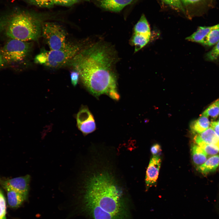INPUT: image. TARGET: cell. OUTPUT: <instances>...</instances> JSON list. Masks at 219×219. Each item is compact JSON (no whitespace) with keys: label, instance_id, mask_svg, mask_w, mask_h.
Masks as SVG:
<instances>
[{"label":"cell","instance_id":"cell-1","mask_svg":"<svg viewBox=\"0 0 219 219\" xmlns=\"http://www.w3.org/2000/svg\"><path fill=\"white\" fill-rule=\"evenodd\" d=\"M109 163L100 159L90 163L79 185L83 201L94 203L117 219H127L124 187Z\"/></svg>","mask_w":219,"mask_h":219},{"label":"cell","instance_id":"cell-2","mask_svg":"<svg viewBox=\"0 0 219 219\" xmlns=\"http://www.w3.org/2000/svg\"><path fill=\"white\" fill-rule=\"evenodd\" d=\"M116 59L111 47L97 42L80 51L72 60L82 81L93 95L98 96L116 89L114 67Z\"/></svg>","mask_w":219,"mask_h":219},{"label":"cell","instance_id":"cell-3","mask_svg":"<svg viewBox=\"0 0 219 219\" xmlns=\"http://www.w3.org/2000/svg\"><path fill=\"white\" fill-rule=\"evenodd\" d=\"M42 24L38 18L26 12H20L11 18L6 30L11 39L26 42L36 40L41 32Z\"/></svg>","mask_w":219,"mask_h":219},{"label":"cell","instance_id":"cell-4","mask_svg":"<svg viewBox=\"0 0 219 219\" xmlns=\"http://www.w3.org/2000/svg\"><path fill=\"white\" fill-rule=\"evenodd\" d=\"M81 47L79 44L68 43L61 49L44 52L45 61L43 64L54 68L63 66L75 57L80 51Z\"/></svg>","mask_w":219,"mask_h":219},{"label":"cell","instance_id":"cell-5","mask_svg":"<svg viewBox=\"0 0 219 219\" xmlns=\"http://www.w3.org/2000/svg\"><path fill=\"white\" fill-rule=\"evenodd\" d=\"M41 32L50 50H59L65 46L66 33L58 24L52 22L45 23L42 24Z\"/></svg>","mask_w":219,"mask_h":219},{"label":"cell","instance_id":"cell-6","mask_svg":"<svg viewBox=\"0 0 219 219\" xmlns=\"http://www.w3.org/2000/svg\"><path fill=\"white\" fill-rule=\"evenodd\" d=\"M31 47L29 43L11 39L1 51L5 62H15L23 60L28 54Z\"/></svg>","mask_w":219,"mask_h":219},{"label":"cell","instance_id":"cell-7","mask_svg":"<svg viewBox=\"0 0 219 219\" xmlns=\"http://www.w3.org/2000/svg\"><path fill=\"white\" fill-rule=\"evenodd\" d=\"M78 129L86 135L94 131L96 129V125L92 114L88 108L82 106L78 111L76 116Z\"/></svg>","mask_w":219,"mask_h":219},{"label":"cell","instance_id":"cell-8","mask_svg":"<svg viewBox=\"0 0 219 219\" xmlns=\"http://www.w3.org/2000/svg\"><path fill=\"white\" fill-rule=\"evenodd\" d=\"M30 176L29 175L11 179L0 177V185L9 187L22 194L26 198L28 194Z\"/></svg>","mask_w":219,"mask_h":219},{"label":"cell","instance_id":"cell-9","mask_svg":"<svg viewBox=\"0 0 219 219\" xmlns=\"http://www.w3.org/2000/svg\"><path fill=\"white\" fill-rule=\"evenodd\" d=\"M161 159L158 155H153L147 167L145 177L147 190L155 185L161 165Z\"/></svg>","mask_w":219,"mask_h":219},{"label":"cell","instance_id":"cell-10","mask_svg":"<svg viewBox=\"0 0 219 219\" xmlns=\"http://www.w3.org/2000/svg\"><path fill=\"white\" fill-rule=\"evenodd\" d=\"M85 209L92 219H117L112 214L103 210L92 202L83 201Z\"/></svg>","mask_w":219,"mask_h":219},{"label":"cell","instance_id":"cell-11","mask_svg":"<svg viewBox=\"0 0 219 219\" xmlns=\"http://www.w3.org/2000/svg\"><path fill=\"white\" fill-rule=\"evenodd\" d=\"M194 139L196 144L203 142L216 146L219 148V136L210 127L202 132L196 134Z\"/></svg>","mask_w":219,"mask_h":219},{"label":"cell","instance_id":"cell-12","mask_svg":"<svg viewBox=\"0 0 219 219\" xmlns=\"http://www.w3.org/2000/svg\"><path fill=\"white\" fill-rule=\"evenodd\" d=\"M133 0H99L100 6L108 11L117 12L130 4Z\"/></svg>","mask_w":219,"mask_h":219},{"label":"cell","instance_id":"cell-13","mask_svg":"<svg viewBox=\"0 0 219 219\" xmlns=\"http://www.w3.org/2000/svg\"><path fill=\"white\" fill-rule=\"evenodd\" d=\"M218 28H219V24L210 26H200L196 32L186 39L203 45L204 40L209 33L213 30Z\"/></svg>","mask_w":219,"mask_h":219},{"label":"cell","instance_id":"cell-14","mask_svg":"<svg viewBox=\"0 0 219 219\" xmlns=\"http://www.w3.org/2000/svg\"><path fill=\"white\" fill-rule=\"evenodd\" d=\"M7 193V200L9 206L12 208L19 207L27 198L21 193L9 187L3 188Z\"/></svg>","mask_w":219,"mask_h":219},{"label":"cell","instance_id":"cell-15","mask_svg":"<svg viewBox=\"0 0 219 219\" xmlns=\"http://www.w3.org/2000/svg\"><path fill=\"white\" fill-rule=\"evenodd\" d=\"M219 167V156L215 155L210 156L197 169L202 174L206 175L214 172Z\"/></svg>","mask_w":219,"mask_h":219},{"label":"cell","instance_id":"cell-16","mask_svg":"<svg viewBox=\"0 0 219 219\" xmlns=\"http://www.w3.org/2000/svg\"><path fill=\"white\" fill-rule=\"evenodd\" d=\"M191 151L193 162L196 168L204 163L208 157L203 150L196 143L192 146Z\"/></svg>","mask_w":219,"mask_h":219},{"label":"cell","instance_id":"cell-17","mask_svg":"<svg viewBox=\"0 0 219 219\" xmlns=\"http://www.w3.org/2000/svg\"><path fill=\"white\" fill-rule=\"evenodd\" d=\"M151 34H144L134 33L130 40L131 45L134 46V52H136L145 46L150 41Z\"/></svg>","mask_w":219,"mask_h":219},{"label":"cell","instance_id":"cell-18","mask_svg":"<svg viewBox=\"0 0 219 219\" xmlns=\"http://www.w3.org/2000/svg\"><path fill=\"white\" fill-rule=\"evenodd\" d=\"M210 122L206 116L201 114L196 120L191 124L190 129L193 133H200L209 127Z\"/></svg>","mask_w":219,"mask_h":219},{"label":"cell","instance_id":"cell-19","mask_svg":"<svg viewBox=\"0 0 219 219\" xmlns=\"http://www.w3.org/2000/svg\"><path fill=\"white\" fill-rule=\"evenodd\" d=\"M134 33L144 34H151L149 24L144 14L142 15L139 21L134 25Z\"/></svg>","mask_w":219,"mask_h":219},{"label":"cell","instance_id":"cell-20","mask_svg":"<svg viewBox=\"0 0 219 219\" xmlns=\"http://www.w3.org/2000/svg\"><path fill=\"white\" fill-rule=\"evenodd\" d=\"M211 120H215L219 115V98L209 106L202 113Z\"/></svg>","mask_w":219,"mask_h":219},{"label":"cell","instance_id":"cell-21","mask_svg":"<svg viewBox=\"0 0 219 219\" xmlns=\"http://www.w3.org/2000/svg\"><path fill=\"white\" fill-rule=\"evenodd\" d=\"M219 41V28L212 30L205 38L203 45L211 46Z\"/></svg>","mask_w":219,"mask_h":219},{"label":"cell","instance_id":"cell-22","mask_svg":"<svg viewBox=\"0 0 219 219\" xmlns=\"http://www.w3.org/2000/svg\"><path fill=\"white\" fill-rule=\"evenodd\" d=\"M214 0H181L185 6H201L207 9L213 5Z\"/></svg>","mask_w":219,"mask_h":219},{"label":"cell","instance_id":"cell-23","mask_svg":"<svg viewBox=\"0 0 219 219\" xmlns=\"http://www.w3.org/2000/svg\"><path fill=\"white\" fill-rule=\"evenodd\" d=\"M196 144L203 150L208 157L217 155L219 152V148L216 146L203 142Z\"/></svg>","mask_w":219,"mask_h":219},{"label":"cell","instance_id":"cell-24","mask_svg":"<svg viewBox=\"0 0 219 219\" xmlns=\"http://www.w3.org/2000/svg\"><path fill=\"white\" fill-rule=\"evenodd\" d=\"M165 4L186 14V12L181 0H161Z\"/></svg>","mask_w":219,"mask_h":219},{"label":"cell","instance_id":"cell-25","mask_svg":"<svg viewBox=\"0 0 219 219\" xmlns=\"http://www.w3.org/2000/svg\"><path fill=\"white\" fill-rule=\"evenodd\" d=\"M30 3L39 7L50 8L55 4L53 0H27Z\"/></svg>","mask_w":219,"mask_h":219},{"label":"cell","instance_id":"cell-26","mask_svg":"<svg viewBox=\"0 0 219 219\" xmlns=\"http://www.w3.org/2000/svg\"><path fill=\"white\" fill-rule=\"evenodd\" d=\"M6 204L2 191L0 188V219H6Z\"/></svg>","mask_w":219,"mask_h":219},{"label":"cell","instance_id":"cell-27","mask_svg":"<svg viewBox=\"0 0 219 219\" xmlns=\"http://www.w3.org/2000/svg\"><path fill=\"white\" fill-rule=\"evenodd\" d=\"M219 56V41L213 49L208 52L206 55L208 60L213 61L217 59Z\"/></svg>","mask_w":219,"mask_h":219},{"label":"cell","instance_id":"cell-28","mask_svg":"<svg viewBox=\"0 0 219 219\" xmlns=\"http://www.w3.org/2000/svg\"><path fill=\"white\" fill-rule=\"evenodd\" d=\"M71 82L72 85L75 87L78 82L80 75L79 72L77 71H71L70 74Z\"/></svg>","mask_w":219,"mask_h":219},{"label":"cell","instance_id":"cell-29","mask_svg":"<svg viewBox=\"0 0 219 219\" xmlns=\"http://www.w3.org/2000/svg\"><path fill=\"white\" fill-rule=\"evenodd\" d=\"M54 4L64 6H70L73 5L78 0H53Z\"/></svg>","mask_w":219,"mask_h":219},{"label":"cell","instance_id":"cell-30","mask_svg":"<svg viewBox=\"0 0 219 219\" xmlns=\"http://www.w3.org/2000/svg\"><path fill=\"white\" fill-rule=\"evenodd\" d=\"M160 145L158 144H154L151 148V151L153 155H158L161 151Z\"/></svg>","mask_w":219,"mask_h":219},{"label":"cell","instance_id":"cell-31","mask_svg":"<svg viewBox=\"0 0 219 219\" xmlns=\"http://www.w3.org/2000/svg\"><path fill=\"white\" fill-rule=\"evenodd\" d=\"M210 126L219 136V123L217 121H211L210 122Z\"/></svg>","mask_w":219,"mask_h":219},{"label":"cell","instance_id":"cell-32","mask_svg":"<svg viewBox=\"0 0 219 219\" xmlns=\"http://www.w3.org/2000/svg\"><path fill=\"white\" fill-rule=\"evenodd\" d=\"M5 61L3 58V57L0 50V67L3 66L4 64Z\"/></svg>","mask_w":219,"mask_h":219},{"label":"cell","instance_id":"cell-33","mask_svg":"<svg viewBox=\"0 0 219 219\" xmlns=\"http://www.w3.org/2000/svg\"></svg>","mask_w":219,"mask_h":219}]
</instances>
